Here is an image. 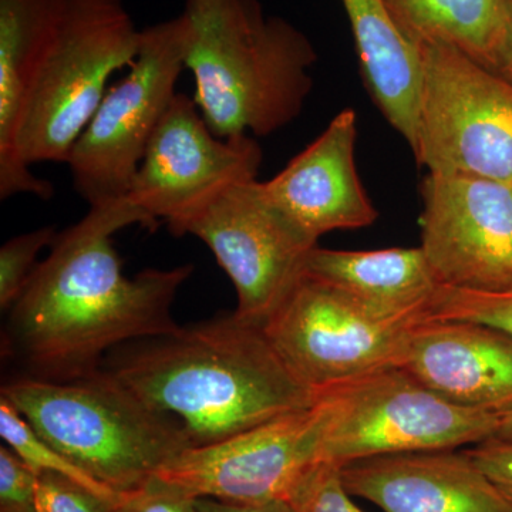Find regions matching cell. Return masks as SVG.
<instances>
[{"mask_svg":"<svg viewBox=\"0 0 512 512\" xmlns=\"http://www.w3.org/2000/svg\"><path fill=\"white\" fill-rule=\"evenodd\" d=\"M497 74H500L501 77H504L505 80H508V82L512 83V19L510 35H508L507 47H505L503 62H501L500 67H498Z\"/></svg>","mask_w":512,"mask_h":512,"instance_id":"f546056e","label":"cell"},{"mask_svg":"<svg viewBox=\"0 0 512 512\" xmlns=\"http://www.w3.org/2000/svg\"><path fill=\"white\" fill-rule=\"evenodd\" d=\"M352 497L384 512H512L467 451H417L353 461L342 467Z\"/></svg>","mask_w":512,"mask_h":512,"instance_id":"2e32d148","label":"cell"},{"mask_svg":"<svg viewBox=\"0 0 512 512\" xmlns=\"http://www.w3.org/2000/svg\"><path fill=\"white\" fill-rule=\"evenodd\" d=\"M116 512H198L197 498L154 477L144 487L124 494Z\"/></svg>","mask_w":512,"mask_h":512,"instance_id":"4316f807","label":"cell"},{"mask_svg":"<svg viewBox=\"0 0 512 512\" xmlns=\"http://www.w3.org/2000/svg\"><path fill=\"white\" fill-rule=\"evenodd\" d=\"M57 237L52 225L9 239L0 248V308L9 311L35 271L37 255L52 247Z\"/></svg>","mask_w":512,"mask_h":512,"instance_id":"cb8c5ba5","label":"cell"},{"mask_svg":"<svg viewBox=\"0 0 512 512\" xmlns=\"http://www.w3.org/2000/svg\"><path fill=\"white\" fill-rule=\"evenodd\" d=\"M262 150L256 138H221L194 99L178 93L148 144L126 200L146 228L167 222L173 234L234 185L258 180Z\"/></svg>","mask_w":512,"mask_h":512,"instance_id":"8fae6325","label":"cell"},{"mask_svg":"<svg viewBox=\"0 0 512 512\" xmlns=\"http://www.w3.org/2000/svg\"><path fill=\"white\" fill-rule=\"evenodd\" d=\"M0 436L6 446L15 451L36 474L45 471L60 474L110 500L119 501L123 498L124 494L116 493L107 485L101 484L55 447L50 446L5 397L0 400Z\"/></svg>","mask_w":512,"mask_h":512,"instance_id":"44dd1931","label":"cell"},{"mask_svg":"<svg viewBox=\"0 0 512 512\" xmlns=\"http://www.w3.org/2000/svg\"><path fill=\"white\" fill-rule=\"evenodd\" d=\"M150 340L104 370L170 420L190 448L214 446L318 400L264 326L235 312Z\"/></svg>","mask_w":512,"mask_h":512,"instance_id":"7a4b0ae2","label":"cell"},{"mask_svg":"<svg viewBox=\"0 0 512 512\" xmlns=\"http://www.w3.org/2000/svg\"><path fill=\"white\" fill-rule=\"evenodd\" d=\"M412 148L429 173L512 181V83L453 47L423 43Z\"/></svg>","mask_w":512,"mask_h":512,"instance_id":"52a82bcc","label":"cell"},{"mask_svg":"<svg viewBox=\"0 0 512 512\" xmlns=\"http://www.w3.org/2000/svg\"><path fill=\"white\" fill-rule=\"evenodd\" d=\"M426 318L470 320L494 326L512 336V289L473 292L439 286L427 306Z\"/></svg>","mask_w":512,"mask_h":512,"instance_id":"7402d4cb","label":"cell"},{"mask_svg":"<svg viewBox=\"0 0 512 512\" xmlns=\"http://www.w3.org/2000/svg\"><path fill=\"white\" fill-rule=\"evenodd\" d=\"M400 367L457 406L498 417L512 412V336L504 330L421 319L410 330Z\"/></svg>","mask_w":512,"mask_h":512,"instance_id":"9a60e30c","label":"cell"},{"mask_svg":"<svg viewBox=\"0 0 512 512\" xmlns=\"http://www.w3.org/2000/svg\"><path fill=\"white\" fill-rule=\"evenodd\" d=\"M421 318L384 319L306 276L264 329L279 355L316 393L400 366Z\"/></svg>","mask_w":512,"mask_h":512,"instance_id":"30bf717a","label":"cell"},{"mask_svg":"<svg viewBox=\"0 0 512 512\" xmlns=\"http://www.w3.org/2000/svg\"><path fill=\"white\" fill-rule=\"evenodd\" d=\"M343 484L342 467L320 461L309 468L285 495V512H363Z\"/></svg>","mask_w":512,"mask_h":512,"instance_id":"603a6c76","label":"cell"},{"mask_svg":"<svg viewBox=\"0 0 512 512\" xmlns=\"http://www.w3.org/2000/svg\"><path fill=\"white\" fill-rule=\"evenodd\" d=\"M37 474L9 447H0V512H37Z\"/></svg>","mask_w":512,"mask_h":512,"instance_id":"484cf974","label":"cell"},{"mask_svg":"<svg viewBox=\"0 0 512 512\" xmlns=\"http://www.w3.org/2000/svg\"><path fill=\"white\" fill-rule=\"evenodd\" d=\"M356 140V111L348 107L284 170L262 181L269 200L315 241L369 227L379 217L357 173Z\"/></svg>","mask_w":512,"mask_h":512,"instance_id":"5bb4252c","label":"cell"},{"mask_svg":"<svg viewBox=\"0 0 512 512\" xmlns=\"http://www.w3.org/2000/svg\"><path fill=\"white\" fill-rule=\"evenodd\" d=\"M198 512H285L282 503H235L217 498H197Z\"/></svg>","mask_w":512,"mask_h":512,"instance_id":"f1b7e54d","label":"cell"},{"mask_svg":"<svg viewBox=\"0 0 512 512\" xmlns=\"http://www.w3.org/2000/svg\"><path fill=\"white\" fill-rule=\"evenodd\" d=\"M201 239L231 279L239 318L265 326L305 278L318 241L269 200L262 181L229 188L175 232Z\"/></svg>","mask_w":512,"mask_h":512,"instance_id":"9c48e42d","label":"cell"},{"mask_svg":"<svg viewBox=\"0 0 512 512\" xmlns=\"http://www.w3.org/2000/svg\"><path fill=\"white\" fill-rule=\"evenodd\" d=\"M143 215L124 200L90 207L57 234L10 308L9 348L36 379L70 382L100 372L101 357L120 343L171 335V306L192 265L124 275L113 238Z\"/></svg>","mask_w":512,"mask_h":512,"instance_id":"6da1fadb","label":"cell"},{"mask_svg":"<svg viewBox=\"0 0 512 512\" xmlns=\"http://www.w3.org/2000/svg\"><path fill=\"white\" fill-rule=\"evenodd\" d=\"M64 0H0V200L30 194L50 200L55 187L20 160L18 133L30 86L55 33Z\"/></svg>","mask_w":512,"mask_h":512,"instance_id":"e0dca14e","label":"cell"},{"mask_svg":"<svg viewBox=\"0 0 512 512\" xmlns=\"http://www.w3.org/2000/svg\"><path fill=\"white\" fill-rule=\"evenodd\" d=\"M119 503L60 474H37V512H116Z\"/></svg>","mask_w":512,"mask_h":512,"instance_id":"d4e9b609","label":"cell"},{"mask_svg":"<svg viewBox=\"0 0 512 512\" xmlns=\"http://www.w3.org/2000/svg\"><path fill=\"white\" fill-rule=\"evenodd\" d=\"M325 410L322 461L457 450L493 439L500 417L448 402L400 366L318 394Z\"/></svg>","mask_w":512,"mask_h":512,"instance_id":"8992f818","label":"cell"},{"mask_svg":"<svg viewBox=\"0 0 512 512\" xmlns=\"http://www.w3.org/2000/svg\"><path fill=\"white\" fill-rule=\"evenodd\" d=\"M185 45L183 13L141 30L130 72L107 92L74 143L66 164L74 190L89 207L127 197L148 144L178 94Z\"/></svg>","mask_w":512,"mask_h":512,"instance_id":"ba28073f","label":"cell"},{"mask_svg":"<svg viewBox=\"0 0 512 512\" xmlns=\"http://www.w3.org/2000/svg\"><path fill=\"white\" fill-rule=\"evenodd\" d=\"M325 410L276 417L214 446L187 448L157 480L191 497L235 503H282L293 484L322 461Z\"/></svg>","mask_w":512,"mask_h":512,"instance_id":"4fadbf2b","label":"cell"},{"mask_svg":"<svg viewBox=\"0 0 512 512\" xmlns=\"http://www.w3.org/2000/svg\"><path fill=\"white\" fill-rule=\"evenodd\" d=\"M185 69L215 136L268 137L301 116L318 60L309 37L258 0H185Z\"/></svg>","mask_w":512,"mask_h":512,"instance_id":"3957f363","label":"cell"},{"mask_svg":"<svg viewBox=\"0 0 512 512\" xmlns=\"http://www.w3.org/2000/svg\"><path fill=\"white\" fill-rule=\"evenodd\" d=\"M2 397L76 466L126 494L190 448L183 433L148 409L106 370L70 382L23 377Z\"/></svg>","mask_w":512,"mask_h":512,"instance_id":"277c9868","label":"cell"},{"mask_svg":"<svg viewBox=\"0 0 512 512\" xmlns=\"http://www.w3.org/2000/svg\"><path fill=\"white\" fill-rule=\"evenodd\" d=\"M360 73L384 119L407 141L416 131L421 90L419 49L397 28L384 0H342Z\"/></svg>","mask_w":512,"mask_h":512,"instance_id":"d6986e66","label":"cell"},{"mask_svg":"<svg viewBox=\"0 0 512 512\" xmlns=\"http://www.w3.org/2000/svg\"><path fill=\"white\" fill-rule=\"evenodd\" d=\"M421 245L440 286L512 289V181L427 173Z\"/></svg>","mask_w":512,"mask_h":512,"instance_id":"7c38bea8","label":"cell"},{"mask_svg":"<svg viewBox=\"0 0 512 512\" xmlns=\"http://www.w3.org/2000/svg\"><path fill=\"white\" fill-rule=\"evenodd\" d=\"M466 451L481 473L512 504V440L493 437Z\"/></svg>","mask_w":512,"mask_h":512,"instance_id":"83f0119b","label":"cell"},{"mask_svg":"<svg viewBox=\"0 0 512 512\" xmlns=\"http://www.w3.org/2000/svg\"><path fill=\"white\" fill-rule=\"evenodd\" d=\"M495 439L512 440V412L500 417V426H498Z\"/></svg>","mask_w":512,"mask_h":512,"instance_id":"4dcf8cb0","label":"cell"},{"mask_svg":"<svg viewBox=\"0 0 512 512\" xmlns=\"http://www.w3.org/2000/svg\"><path fill=\"white\" fill-rule=\"evenodd\" d=\"M414 46L453 47L497 73L512 19V0H384Z\"/></svg>","mask_w":512,"mask_h":512,"instance_id":"ffe728a7","label":"cell"},{"mask_svg":"<svg viewBox=\"0 0 512 512\" xmlns=\"http://www.w3.org/2000/svg\"><path fill=\"white\" fill-rule=\"evenodd\" d=\"M140 37L126 0H64L20 121L23 163H67L111 76L136 60Z\"/></svg>","mask_w":512,"mask_h":512,"instance_id":"5b68a950","label":"cell"},{"mask_svg":"<svg viewBox=\"0 0 512 512\" xmlns=\"http://www.w3.org/2000/svg\"><path fill=\"white\" fill-rule=\"evenodd\" d=\"M306 276L338 289L384 319L426 316L439 281L419 248L338 251L316 247Z\"/></svg>","mask_w":512,"mask_h":512,"instance_id":"ac0fdd59","label":"cell"}]
</instances>
